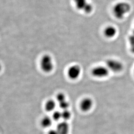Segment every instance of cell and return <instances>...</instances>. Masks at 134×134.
Segmentation results:
<instances>
[{
    "instance_id": "8992f818",
    "label": "cell",
    "mask_w": 134,
    "mask_h": 134,
    "mask_svg": "<svg viewBox=\"0 0 134 134\" xmlns=\"http://www.w3.org/2000/svg\"><path fill=\"white\" fill-rule=\"evenodd\" d=\"M82 72V69L79 65L74 64L70 66L67 70L68 77L72 80H76L80 77Z\"/></svg>"
},
{
    "instance_id": "6da1fadb",
    "label": "cell",
    "mask_w": 134,
    "mask_h": 134,
    "mask_svg": "<svg viewBox=\"0 0 134 134\" xmlns=\"http://www.w3.org/2000/svg\"><path fill=\"white\" fill-rule=\"evenodd\" d=\"M132 6L126 1H119L113 6L112 9L114 17L119 20L124 19L132 10Z\"/></svg>"
},
{
    "instance_id": "30bf717a",
    "label": "cell",
    "mask_w": 134,
    "mask_h": 134,
    "mask_svg": "<svg viewBox=\"0 0 134 134\" xmlns=\"http://www.w3.org/2000/svg\"><path fill=\"white\" fill-rule=\"evenodd\" d=\"M56 104L55 102L52 99L48 100L46 102L45 105L46 110L47 111H53L56 107Z\"/></svg>"
},
{
    "instance_id": "9a60e30c",
    "label": "cell",
    "mask_w": 134,
    "mask_h": 134,
    "mask_svg": "<svg viewBox=\"0 0 134 134\" xmlns=\"http://www.w3.org/2000/svg\"><path fill=\"white\" fill-rule=\"evenodd\" d=\"M57 99L59 103H61L66 100V96L63 93H59L57 96Z\"/></svg>"
},
{
    "instance_id": "7a4b0ae2",
    "label": "cell",
    "mask_w": 134,
    "mask_h": 134,
    "mask_svg": "<svg viewBox=\"0 0 134 134\" xmlns=\"http://www.w3.org/2000/svg\"><path fill=\"white\" fill-rule=\"evenodd\" d=\"M76 9L86 14H90L93 12L94 6L88 0H74Z\"/></svg>"
},
{
    "instance_id": "3957f363",
    "label": "cell",
    "mask_w": 134,
    "mask_h": 134,
    "mask_svg": "<svg viewBox=\"0 0 134 134\" xmlns=\"http://www.w3.org/2000/svg\"><path fill=\"white\" fill-rule=\"evenodd\" d=\"M40 66L41 70L46 73H49L53 71L54 64L52 57L50 55H44L40 60Z\"/></svg>"
},
{
    "instance_id": "277c9868",
    "label": "cell",
    "mask_w": 134,
    "mask_h": 134,
    "mask_svg": "<svg viewBox=\"0 0 134 134\" xmlns=\"http://www.w3.org/2000/svg\"><path fill=\"white\" fill-rule=\"evenodd\" d=\"M105 66L109 70L113 72L118 73L124 69V64L121 61L115 59H109L106 60Z\"/></svg>"
},
{
    "instance_id": "5bb4252c",
    "label": "cell",
    "mask_w": 134,
    "mask_h": 134,
    "mask_svg": "<svg viewBox=\"0 0 134 134\" xmlns=\"http://www.w3.org/2000/svg\"><path fill=\"white\" fill-rule=\"evenodd\" d=\"M53 118L55 121H58L60 120V119L62 118L61 112H60L58 111H54V113L53 114Z\"/></svg>"
},
{
    "instance_id": "7c38bea8",
    "label": "cell",
    "mask_w": 134,
    "mask_h": 134,
    "mask_svg": "<svg viewBox=\"0 0 134 134\" xmlns=\"http://www.w3.org/2000/svg\"><path fill=\"white\" fill-rule=\"evenodd\" d=\"M61 113H62V118L65 121L70 119V118H71V113L68 109L63 110V111L61 112Z\"/></svg>"
},
{
    "instance_id": "8fae6325",
    "label": "cell",
    "mask_w": 134,
    "mask_h": 134,
    "mask_svg": "<svg viewBox=\"0 0 134 134\" xmlns=\"http://www.w3.org/2000/svg\"><path fill=\"white\" fill-rule=\"evenodd\" d=\"M52 123V119L49 116L44 117L41 121V125L42 126L45 128L51 126Z\"/></svg>"
},
{
    "instance_id": "5b68a950",
    "label": "cell",
    "mask_w": 134,
    "mask_h": 134,
    "mask_svg": "<svg viewBox=\"0 0 134 134\" xmlns=\"http://www.w3.org/2000/svg\"><path fill=\"white\" fill-rule=\"evenodd\" d=\"M110 71L106 66H98L94 67L91 70V74L94 77L103 78L109 76Z\"/></svg>"
},
{
    "instance_id": "9c48e42d",
    "label": "cell",
    "mask_w": 134,
    "mask_h": 134,
    "mask_svg": "<svg viewBox=\"0 0 134 134\" xmlns=\"http://www.w3.org/2000/svg\"><path fill=\"white\" fill-rule=\"evenodd\" d=\"M70 127L66 121L61 122L57 125V130L59 134H68Z\"/></svg>"
},
{
    "instance_id": "ac0fdd59",
    "label": "cell",
    "mask_w": 134,
    "mask_h": 134,
    "mask_svg": "<svg viewBox=\"0 0 134 134\" xmlns=\"http://www.w3.org/2000/svg\"><path fill=\"white\" fill-rule=\"evenodd\" d=\"M131 51L132 53L134 54V44L130 46Z\"/></svg>"
},
{
    "instance_id": "52a82bcc",
    "label": "cell",
    "mask_w": 134,
    "mask_h": 134,
    "mask_svg": "<svg viewBox=\"0 0 134 134\" xmlns=\"http://www.w3.org/2000/svg\"><path fill=\"white\" fill-rule=\"evenodd\" d=\"M103 34L106 38L112 39L117 35L118 30L114 26L108 25L104 28Z\"/></svg>"
},
{
    "instance_id": "4fadbf2b",
    "label": "cell",
    "mask_w": 134,
    "mask_h": 134,
    "mask_svg": "<svg viewBox=\"0 0 134 134\" xmlns=\"http://www.w3.org/2000/svg\"><path fill=\"white\" fill-rule=\"evenodd\" d=\"M59 106L61 109H62L63 110H66L68 109V108L69 107L70 104L68 103V102H67L66 100L59 103Z\"/></svg>"
},
{
    "instance_id": "2e32d148",
    "label": "cell",
    "mask_w": 134,
    "mask_h": 134,
    "mask_svg": "<svg viewBox=\"0 0 134 134\" xmlns=\"http://www.w3.org/2000/svg\"><path fill=\"white\" fill-rule=\"evenodd\" d=\"M129 43L130 46L134 44V29L132 32V34H131V35L129 36Z\"/></svg>"
},
{
    "instance_id": "ba28073f",
    "label": "cell",
    "mask_w": 134,
    "mask_h": 134,
    "mask_svg": "<svg viewBox=\"0 0 134 134\" xmlns=\"http://www.w3.org/2000/svg\"><path fill=\"white\" fill-rule=\"evenodd\" d=\"M93 101L90 98H85L80 103V107L81 110L83 111H90L93 106Z\"/></svg>"
},
{
    "instance_id": "e0dca14e",
    "label": "cell",
    "mask_w": 134,
    "mask_h": 134,
    "mask_svg": "<svg viewBox=\"0 0 134 134\" xmlns=\"http://www.w3.org/2000/svg\"><path fill=\"white\" fill-rule=\"evenodd\" d=\"M48 134H59L57 131L54 129H51L48 132Z\"/></svg>"
},
{
    "instance_id": "ffe728a7",
    "label": "cell",
    "mask_w": 134,
    "mask_h": 134,
    "mask_svg": "<svg viewBox=\"0 0 134 134\" xmlns=\"http://www.w3.org/2000/svg\"></svg>"
},
{
    "instance_id": "d6986e66",
    "label": "cell",
    "mask_w": 134,
    "mask_h": 134,
    "mask_svg": "<svg viewBox=\"0 0 134 134\" xmlns=\"http://www.w3.org/2000/svg\"><path fill=\"white\" fill-rule=\"evenodd\" d=\"M1 69H2V66H1V64H0V72L1 71Z\"/></svg>"
}]
</instances>
